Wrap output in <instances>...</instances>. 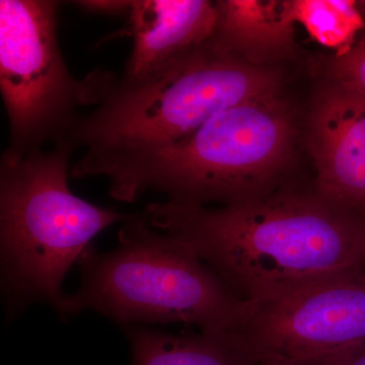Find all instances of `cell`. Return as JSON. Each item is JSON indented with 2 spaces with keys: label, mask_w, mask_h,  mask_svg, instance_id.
Wrapping results in <instances>:
<instances>
[{
  "label": "cell",
  "mask_w": 365,
  "mask_h": 365,
  "mask_svg": "<svg viewBox=\"0 0 365 365\" xmlns=\"http://www.w3.org/2000/svg\"><path fill=\"white\" fill-rule=\"evenodd\" d=\"M143 215L191 250L241 302L365 271V216L331 202L314 185L285 182L216 207L150 203Z\"/></svg>",
  "instance_id": "6da1fadb"
},
{
  "label": "cell",
  "mask_w": 365,
  "mask_h": 365,
  "mask_svg": "<svg viewBox=\"0 0 365 365\" xmlns=\"http://www.w3.org/2000/svg\"><path fill=\"white\" fill-rule=\"evenodd\" d=\"M295 123L280 95L218 113L176 143L133 153L83 155L76 178L103 177L123 202L146 191L186 205H234L277 189L294 150Z\"/></svg>",
  "instance_id": "7a4b0ae2"
},
{
  "label": "cell",
  "mask_w": 365,
  "mask_h": 365,
  "mask_svg": "<svg viewBox=\"0 0 365 365\" xmlns=\"http://www.w3.org/2000/svg\"><path fill=\"white\" fill-rule=\"evenodd\" d=\"M357 6H359L360 14H361L362 18H364L365 23V1L357 2Z\"/></svg>",
  "instance_id": "9a60e30c"
},
{
  "label": "cell",
  "mask_w": 365,
  "mask_h": 365,
  "mask_svg": "<svg viewBox=\"0 0 365 365\" xmlns=\"http://www.w3.org/2000/svg\"><path fill=\"white\" fill-rule=\"evenodd\" d=\"M132 365H261L227 334H170L128 326Z\"/></svg>",
  "instance_id": "30bf717a"
},
{
  "label": "cell",
  "mask_w": 365,
  "mask_h": 365,
  "mask_svg": "<svg viewBox=\"0 0 365 365\" xmlns=\"http://www.w3.org/2000/svg\"><path fill=\"white\" fill-rule=\"evenodd\" d=\"M259 364L299 365L365 345V271L276 299L242 302L227 331Z\"/></svg>",
  "instance_id": "52a82bcc"
},
{
  "label": "cell",
  "mask_w": 365,
  "mask_h": 365,
  "mask_svg": "<svg viewBox=\"0 0 365 365\" xmlns=\"http://www.w3.org/2000/svg\"><path fill=\"white\" fill-rule=\"evenodd\" d=\"M299 365H365V345L332 353Z\"/></svg>",
  "instance_id": "4fadbf2b"
},
{
  "label": "cell",
  "mask_w": 365,
  "mask_h": 365,
  "mask_svg": "<svg viewBox=\"0 0 365 365\" xmlns=\"http://www.w3.org/2000/svg\"><path fill=\"white\" fill-rule=\"evenodd\" d=\"M76 148L62 140L49 148L0 160L1 281L13 313L46 302L61 314L62 283L91 240L127 217L91 204L68 186Z\"/></svg>",
  "instance_id": "277c9868"
},
{
  "label": "cell",
  "mask_w": 365,
  "mask_h": 365,
  "mask_svg": "<svg viewBox=\"0 0 365 365\" xmlns=\"http://www.w3.org/2000/svg\"><path fill=\"white\" fill-rule=\"evenodd\" d=\"M287 11L289 21L299 19L307 30L324 44L342 46L341 51L355 42V36L365 30V23L356 1L290 2Z\"/></svg>",
  "instance_id": "8fae6325"
},
{
  "label": "cell",
  "mask_w": 365,
  "mask_h": 365,
  "mask_svg": "<svg viewBox=\"0 0 365 365\" xmlns=\"http://www.w3.org/2000/svg\"><path fill=\"white\" fill-rule=\"evenodd\" d=\"M129 18L133 45L122 76L135 79L210 40L217 9L205 0H135Z\"/></svg>",
  "instance_id": "9c48e42d"
},
{
  "label": "cell",
  "mask_w": 365,
  "mask_h": 365,
  "mask_svg": "<svg viewBox=\"0 0 365 365\" xmlns=\"http://www.w3.org/2000/svg\"><path fill=\"white\" fill-rule=\"evenodd\" d=\"M52 0L0 1V90L11 139V158L66 140L83 113L97 102L102 71L78 81L67 68L57 42Z\"/></svg>",
  "instance_id": "8992f818"
},
{
  "label": "cell",
  "mask_w": 365,
  "mask_h": 365,
  "mask_svg": "<svg viewBox=\"0 0 365 365\" xmlns=\"http://www.w3.org/2000/svg\"><path fill=\"white\" fill-rule=\"evenodd\" d=\"M261 365H276V364H261Z\"/></svg>",
  "instance_id": "2e32d148"
},
{
  "label": "cell",
  "mask_w": 365,
  "mask_h": 365,
  "mask_svg": "<svg viewBox=\"0 0 365 365\" xmlns=\"http://www.w3.org/2000/svg\"><path fill=\"white\" fill-rule=\"evenodd\" d=\"M83 9L96 14H120L130 11L132 1H118V0H86L76 2Z\"/></svg>",
  "instance_id": "5bb4252c"
},
{
  "label": "cell",
  "mask_w": 365,
  "mask_h": 365,
  "mask_svg": "<svg viewBox=\"0 0 365 365\" xmlns=\"http://www.w3.org/2000/svg\"><path fill=\"white\" fill-rule=\"evenodd\" d=\"M307 143L317 172L314 189L365 216V98L331 81L314 98Z\"/></svg>",
  "instance_id": "ba28073f"
},
{
  "label": "cell",
  "mask_w": 365,
  "mask_h": 365,
  "mask_svg": "<svg viewBox=\"0 0 365 365\" xmlns=\"http://www.w3.org/2000/svg\"><path fill=\"white\" fill-rule=\"evenodd\" d=\"M119 246L81 257V282L66 295L61 316L95 311L125 325L181 324L225 334L239 316L235 297L191 250L150 225L145 216L123 220Z\"/></svg>",
  "instance_id": "5b68a950"
},
{
  "label": "cell",
  "mask_w": 365,
  "mask_h": 365,
  "mask_svg": "<svg viewBox=\"0 0 365 365\" xmlns=\"http://www.w3.org/2000/svg\"><path fill=\"white\" fill-rule=\"evenodd\" d=\"M95 108L66 140L85 155L157 150L176 143L218 113L280 95L273 69L218 47L212 38L135 79L105 72Z\"/></svg>",
  "instance_id": "3957f363"
},
{
  "label": "cell",
  "mask_w": 365,
  "mask_h": 365,
  "mask_svg": "<svg viewBox=\"0 0 365 365\" xmlns=\"http://www.w3.org/2000/svg\"><path fill=\"white\" fill-rule=\"evenodd\" d=\"M331 81L365 98V30L359 39L329 62Z\"/></svg>",
  "instance_id": "7c38bea8"
}]
</instances>
